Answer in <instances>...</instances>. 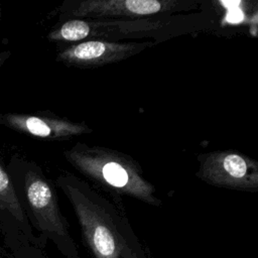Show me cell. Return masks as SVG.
Returning <instances> with one entry per match:
<instances>
[{
	"label": "cell",
	"instance_id": "1",
	"mask_svg": "<svg viewBox=\"0 0 258 258\" xmlns=\"http://www.w3.org/2000/svg\"><path fill=\"white\" fill-rule=\"evenodd\" d=\"M55 185L69 200L92 256L122 258L125 247L137 239L123 207L68 170L57 175Z\"/></svg>",
	"mask_w": 258,
	"mask_h": 258
},
{
	"label": "cell",
	"instance_id": "2",
	"mask_svg": "<svg viewBox=\"0 0 258 258\" xmlns=\"http://www.w3.org/2000/svg\"><path fill=\"white\" fill-rule=\"evenodd\" d=\"M16 194L32 229L43 247L51 241L64 258H81L58 203L56 185L33 160L17 154L8 162Z\"/></svg>",
	"mask_w": 258,
	"mask_h": 258
},
{
	"label": "cell",
	"instance_id": "3",
	"mask_svg": "<svg viewBox=\"0 0 258 258\" xmlns=\"http://www.w3.org/2000/svg\"><path fill=\"white\" fill-rule=\"evenodd\" d=\"M63 156L69 164L95 185H92L94 188L107 192L119 207H123V197L154 207L162 204L139 162L124 152L77 142L63 151Z\"/></svg>",
	"mask_w": 258,
	"mask_h": 258
},
{
	"label": "cell",
	"instance_id": "4",
	"mask_svg": "<svg viewBox=\"0 0 258 258\" xmlns=\"http://www.w3.org/2000/svg\"><path fill=\"white\" fill-rule=\"evenodd\" d=\"M189 0H70L58 8L61 19L137 18L191 9Z\"/></svg>",
	"mask_w": 258,
	"mask_h": 258
},
{
	"label": "cell",
	"instance_id": "5",
	"mask_svg": "<svg viewBox=\"0 0 258 258\" xmlns=\"http://www.w3.org/2000/svg\"><path fill=\"white\" fill-rule=\"evenodd\" d=\"M196 176L221 188L257 192L258 162L236 150H215L198 155Z\"/></svg>",
	"mask_w": 258,
	"mask_h": 258
},
{
	"label": "cell",
	"instance_id": "6",
	"mask_svg": "<svg viewBox=\"0 0 258 258\" xmlns=\"http://www.w3.org/2000/svg\"><path fill=\"white\" fill-rule=\"evenodd\" d=\"M151 45V42L89 39L60 49L55 59L67 67L94 69L129 58Z\"/></svg>",
	"mask_w": 258,
	"mask_h": 258
},
{
	"label": "cell",
	"instance_id": "7",
	"mask_svg": "<svg viewBox=\"0 0 258 258\" xmlns=\"http://www.w3.org/2000/svg\"><path fill=\"white\" fill-rule=\"evenodd\" d=\"M0 125L33 138L52 141L69 140L93 131L84 122L52 113H0Z\"/></svg>",
	"mask_w": 258,
	"mask_h": 258
},
{
	"label": "cell",
	"instance_id": "8",
	"mask_svg": "<svg viewBox=\"0 0 258 258\" xmlns=\"http://www.w3.org/2000/svg\"><path fill=\"white\" fill-rule=\"evenodd\" d=\"M0 217L10 219L19 231L32 243L42 247L26 218L12 179L0 157Z\"/></svg>",
	"mask_w": 258,
	"mask_h": 258
},
{
	"label": "cell",
	"instance_id": "9",
	"mask_svg": "<svg viewBox=\"0 0 258 258\" xmlns=\"http://www.w3.org/2000/svg\"><path fill=\"white\" fill-rule=\"evenodd\" d=\"M99 23L85 19H67L52 28L47 38L53 42H81L97 34Z\"/></svg>",
	"mask_w": 258,
	"mask_h": 258
},
{
	"label": "cell",
	"instance_id": "10",
	"mask_svg": "<svg viewBox=\"0 0 258 258\" xmlns=\"http://www.w3.org/2000/svg\"><path fill=\"white\" fill-rule=\"evenodd\" d=\"M0 230L13 258H47L42 247L30 242L12 223L0 222Z\"/></svg>",
	"mask_w": 258,
	"mask_h": 258
},
{
	"label": "cell",
	"instance_id": "11",
	"mask_svg": "<svg viewBox=\"0 0 258 258\" xmlns=\"http://www.w3.org/2000/svg\"><path fill=\"white\" fill-rule=\"evenodd\" d=\"M140 250L141 248L139 247L138 240L135 239L125 247L122 258H144Z\"/></svg>",
	"mask_w": 258,
	"mask_h": 258
},
{
	"label": "cell",
	"instance_id": "12",
	"mask_svg": "<svg viewBox=\"0 0 258 258\" xmlns=\"http://www.w3.org/2000/svg\"><path fill=\"white\" fill-rule=\"evenodd\" d=\"M11 56V52L9 50H3L0 52V68L5 63V61Z\"/></svg>",
	"mask_w": 258,
	"mask_h": 258
},
{
	"label": "cell",
	"instance_id": "13",
	"mask_svg": "<svg viewBox=\"0 0 258 258\" xmlns=\"http://www.w3.org/2000/svg\"><path fill=\"white\" fill-rule=\"evenodd\" d=\"M0 17H1V8H0Z\"/></svg>",
	"mask_w": 258,
	"mask_h": 258
},
{
	"label": "cell",
	"instance_id": "14",
	"mask_svg": "<svg viewBox=\"0 0 258 258\" xmlns=\"http://www.w3.org/2000/svg\"><path fill=\"white\" fill-rule=\"evenodd\" d=\"M0 258H4V257H3V256H1V255H0Z\"/></svg>",
	"mask_w": 258,
	"mask_h": 258
}]
</instances>
